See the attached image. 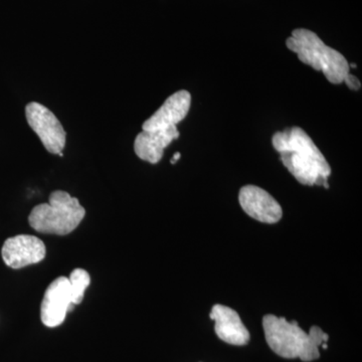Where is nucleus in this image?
Here are the masks:
<instances>
[{"mask_svg":"<svg viewBox=\"0 0 362 362\" xmlns=\"http://www.w3.org/2000/svg\"><path fill=\"white\" fill-rule=\"evenodd\" d=\"M343 82L347 85L349 89L354 90H358L361 88V81L356 77V76L351 75V74H347L346 77L344 78Z\"/></svg>","mask_w":362,"mask_h":362,"instance_id":"obj_13","label":"nucleus"},{"mask_svg":"<svg viewBox=\"0 0 362 362\" xmlns=\"http://www.w3.org/2000/svg\"><path fill=\"white\" fill-rule=\"evenodd\" d=\"M85 214L78 199L63 190H56L49 195L47 204L33 207L28 223L37 232L66 235L78 228Z\"/></svg>","mask_w":362,"mask_h":362,"instance_id":"obj_4","label":"nucleus"},{"mask_svg":"<svg viewBox=\"0 0 362 362\" xmlns=\"http://www.w3.org/2000/svg\"><path fill=\"white\" fill-rule=\"evenodd\" d=\"M177 126L164 130L143 131L135 138L134 151L142 160L151 164L158 163L164 150L171 142L180 138Z\"/></svg>","mask_w":362,"mask_h":362,"instance_id":"obj_11","label":"nucleus"},{"mask_svg":"<svg viewBox=\"0 0 362 362\" xmlns=\"http://www.w3.org/2000/svg\"><path fill=\"white\" fill-rule=\"evenodd\" d=\"M349 68L356 69V68H357V66L356 65V64L352 63V64H350V65H349Z\"/></svg>","mask_w":362,"mask_h":362,"instance_id":"obj_15","label":"nucleus"},{"mask_svg":"<svg viewBox=\"0 0 362 362\" xmlns=\"http://www.w3.org/2000/svg\"><path fill=\"white\" fill-rule=\"evenodd\" d=\"M263 328L267 343L270 349L284 358H299L302 361H316L320 357L319 347L328 341L327 333L318 326H313L310 332H305L296 321L286 320L282 317L266 315L263 318Z\"/></svg>","mask_w":362,"mask_h":362,"instance_id":"obj_2","label":"nucleus"},{"mask_svg":"<svg viewBox=\"0 0 362 362\" xmlns=\"http://www.w3.org/2000/svg\"><path fill=\"white\" fill-rule=\"evenodd\" d=\"M286 45L290 51L298 54V59L305 65L322 71L332 84H341L349 74V64L344 56L324 44L322 40L311 30L305 28L293 30L291 37L286 40Z\"/></svg>","mask_w":362,"mask_h":362,"instance_id":"obj_3","label":"nucleus"},{"mask_svg":"<svg viewBox=\"0 0 362 362\" xmlns=\"http://www.w3.org/2000/svg\"><path fill=\"white\" fill-rule=\"evenodd\" d=\"M59 156H61V157H63L64 156L63 152H61V153H59Z\"/></svg>","mask_w":362,"mask_h":362,"instance_id":"obj_16","label":"nucleus"},{"mask_svg":"<svg viewBox=\"0 0 362 362\" xmlns=\"http://www.w3.org/2000/svg\"><path fill=\"white\" fill-rule=\"evenodd\" d=\"M47 250L42 240L35 235H18L9 238L2 246L1 256L9 268L21 269L40 263Z\"/></svg>","mask_w":362,"mask_h":362,"instance_id":"obj_7","label":"nucleus"},{"mask_svg":"<svg viewBox=\"0 0 362 362\" xmlns=\"http://www.w3.org/2000/svg\"><path fill=\"white\" fill-rule=\"evenodd\" d=\"M28 125L52 154L59 156L66 146V133L57 116L44 105L30 102L25 106Z\"/></svg>","mask_w":362,"mask_h":362,"instance_id":"obj_5","label":"nucleus"},{"mask_svg":"<svg viewBox=\"0 0 362 362\" xmlns=\"http://www.w3.org/2000/svg\"><path fill=\"white\" fill-rule=\"evenodd\" d=\"M70 280L59 277L52 281L42 299L40 318L47 327H57L65 321L66 314L74 308Z\"/></svg>","mask_w":362,"mask_h":362,"instance_id":"obj_6","label":"nucleus"},{"mask_svg":"<svg viewBox=\"0 0 362 362\" xmlns=\"http://www.w3.org/2000/svg\"><path fill=\"white\" fill-rule=\"evenodd\" d=\"M192 95L187 90L169 96L163 105L142 125L143 131L164 130L175 127L189 112Z\"/></svg>","mask_w":362,"mask_h":362,"instance_id":"obj_9","label":"nucleus"},{"mask_svg":"<svg viewBox=\"0 0 362 362\" xmlns=\"http://www.w3.org/2000/svg\"><path fill=\"white\" fill-rule=\"evenodd\" d=\"M181 157V154L180 153V152H176V153L175 154V156L173 157V159H171V164H175L176 162H177L178 160H180V158Z\"/></svg>","mask_w":362,"mask_h":362,"instance_id":"obj_14","label":"nucleus"},{"mask_svg":"<svg viewBox=\"0 0 362 362\" xmlns=\"http://www.w3.org/2000/svg\"><path fill=\"white\" fill-rule=\"evenodd\" d=\"M272 143L285 168L301 185L329 188V163L302 128L292 127L276 132Z\"/></svg>","mask_w":362,"mask_h":362,"instance_id":"obj_1","label":"nucleus"},{"mask_svg":"<svg viewBox=\"0 0 362 362\" xmlns=\"http://www.w3.org/2000/svg\"><path fill=\"white\" fill-rule=\"evenodd\" d=\"M211 318L216 325V335L223 341L235 346H243L250 341V332L243 323L238 312L225 305H214L211 312Z\"/></svg>","mask_w":362,"mask_h":362,"instance_id":"obj_10","label":"nucleus"},{"mask_svg":"<svg viewBox=\"0 0 362 362\" xmlns=\"http://www.w3.org/2000/svg\"><path fill=\"white\" fill-rule=\"evenodd\" d=\"M239 201L245 213L254 220L265 223H276L282 218V207L279 202L266 190L256 185L242 187Z\"/></svg>","mask_w":362,"mask_h":362,"instance_id":"obj_8","label":"nucleus"},{"mask_svg":"<svg viewBox=\"0 0 362 362\" xmlns=\"http://www.w3.org/2000/svg\"><path fill=\"white\" fill-rule=\"evenodd\" d=\"M71 302L74 305H78L84 299L86 290L90 284L89 273L84 269H75L71 272L70 278Z\"/></svg>","mask_w":362,"mask_h":362,"instance_id":"obj_12","label":"nucleus"}]
</instances>
